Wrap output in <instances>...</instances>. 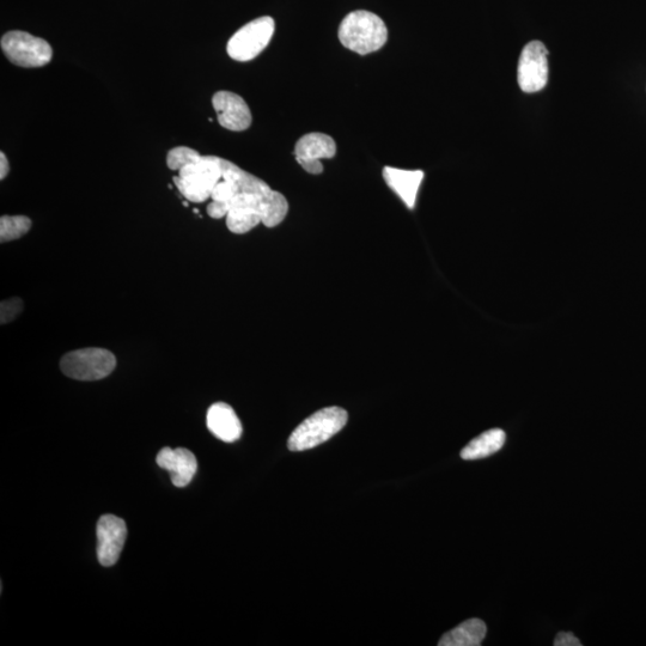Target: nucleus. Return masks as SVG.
Masks as SVG:
<instances>
[{"label":"nucleus","mask_w":646,"mask_h":646,"mask_svg":"<svg viewBox=\"0 0 646 646\" xmlns=\"http://www.w3.org/2000/svg\"><path fill=\"white\" fill-rule=\"evenodd\" d=\"M487 627L483 620L469 619L449 631L438 642L440 646H479L486 637Z\"/></svg>","instance_id":"4468645a"},{"label":"nucleus","mask_w":646,"mask_h":646,"mask_svg":"<svg viewBox=\"0 0 646 646\" xmlns=\"http://www.w3.org/2000/svg\"><path fill=\"white\" fill-rule=\"evenodd\" d=\"M157 465L172 475L176 487H186L198 471L197 457L185 448H163L156 457Z\"/></svg>","instance_id":"9b49d317"},{"label":"nucleus","mask_w":646,"mask_h":646,"mask_svg":"<svg viewBox=\"0 0 646 646\" xmlns=\"http://www.w3.org/2000/svg\"><path fill=\"white\" fill-rule=\"evenodd\" d=\"M554 645L556 646H581L582 643L574 633L562 632L554 639Z\"/></svg>","instance_id":"aec40b11"},{"label":"nucleus","mask_w":646,"mask_h":646,"mask_svg":"<svg viewBox=\"0 0 646 646\" xmlns=\"http://www.w3.org/2000/svg\"><path fill=\"white\" fill-rule=\"evenodd\" d=\"M22 309L23 302L20 298H11V300L2 302V306H0V314H2L0 316H2V320L0 321H2L3 325H5V323H9L22 312Z\"/></svg>","instance_id":"6ab92c4d"},{"label":"nucleus","mask_w":646,"mask_h":646,"mask_svg":"<svg viewBox=\"0 0 646 646\" xmlns=\"http://www.w3.org/2000/svg\"><path fill=\"white\" fill-rule=\"evenodd\" d=\"M225 218H227L228 229L237 235L249 233L262 223L260 212L247 207H233Z\"/></svg>","instance_id":"dca6fc26"},{"label":"nucleus","mask_w":646,"mask_h":646,"mask_svg":"<svg viewBox=\"0 0 646 646\" xmlns=\"http://www.w3.org/2000/svg\"><path fill=\"white\" fill-rule=\"evenodd\" d=\"M206 424L211 434L223 442L233 443L240 440L242 436L243 429L240 419L234 408L225 402H217L209 408Z\"/></svg>","instance_id":"f8f14e48"},{"label":"nucleus","mask_w":646,"mask_h":646,"mask_svg":"<svg viewBox=\"0 0 646 646\" xmlns=\"http://www.w3.org/2000/svg\"><path fill=\"white\" fill-rule=\"evenodd\" d=\"M212 105L217 113L218 123L224 129L242 132L251 127V109L240 95L231 91H218L213 95Z\"/></svg>","instance_id":"9d476101"},{"label":"nucleus","mask_w":646,"mask_h":646,"mask_svg":"<svg viewBox=\"0 0 646 646\" xmlns=\"http://www.w3.org/2000/svg\"><path fill=\"white\" fill-rule=\"evenodd\" d=\"M2 50L12 64L21 67H42L51 63L53 50L44 39L14 30L2 38Z\"/></svg>","instance_id":"39448f33"},{"label":"nucleus","mask_w":646,"mask_h":646,"mask_svg":"<svg viewBox=\"0 0 646 646\" xmlns=\"http://www.w3.org/2000/svg\"><path fill=\"white\" fill-rule=\"evenodd\" d=\"M507 435L501 429H492L485 431L471 443H468L462 449L461 457L463 460H479L485 459L493 454H496L504 446Z\"/></svg>","instance_id":"2eb2a0df"},{"label":"nucleus","mask_w":646,"mask_h":646,"mask_svg":"<svg viewBox=\"0 0 646 646\" xmlns=\"http://www.w3.org/2000/svg\"><path fill=\"white\" fill-rule=\"evenodd\" d=\"M518 84L524 93H538L548 81V51L540 41H532L523 48L517 73Z\"/></svg>","instance_id":"0eeeda50"},{"label":"nucleus","mask_w":646,"mask_h":646,"mask_svg":"<svg viewBox=\"0 0 646 646\" xmlns=\"http://www.w3.org/2000/svg\"><path fill=\"white\" fill-rule=\"evenodd\" d=\"M337 154V144L325 133H309L298 140L295 156L300 166L307 173L319 175L323 173L321 160L333 158Z\"/></svg>","instance_id":"1a4fd4ad"},{"label":"nucleus","mask_w":646,"mask_h":646,"mask_svg":"<svg viewBox=\"0 0 646 646\" xmlns=\"http://www.w3.org/2000/svg\"><path fill=\"white\" fill-rule=\"evenodd\" d=\"M383 179L390 190L394 191L408 209L416 206L420 185L424 180L423 170H404L393 167L383 169Z\"/></svg>","instance_id":"ddd939ff"},{"label":"nucleus","mask_w":646,"mask_h":646,"mask_svg":"<svg viewBox=\"0 0 646 646\" xmlns=\"http://www.w3.org/2000/svg\"><path fill=\"white\" fill-rule=\"evenodd\" d=\"M339 40L347 50L367 56L386 45L388 29L373 12L353 11L340 24Z\"/></svg>","instance_id":"f257e3e1"},{"label":"nucleus","mask_w":646,"mask_h":646,"mask_svg":"<svg viewBox=\"0 0 646 646\" xmlns=\"http://www.w3.org/2000/svg\"><path fill=\"white\" fill-rule=\"evenodd\" d=\"M222 179L221 157L201 156L198 162L179 170L174 184L188 201L204 203Z\"/></svg>","instance_id":"7ed1b4c3"},{"label":"nucleus","mask_w":646,"mask_h":646,"mask_svg":"<svg viewBox=\"0 0 646 646\" xmlns=\"http://www.w3.org/2000/svg\"><path fill=\"white\" fill-rule=\"evenodd\" d=\"M274 30H276V23L270 16L249 22L229 40L227 46L229 57L236 62H251L270 44Z\"/></svg>","instance_id":"423d86ee"},{"label":"nucleus","mask_w":646,"mask_h":646,"mask_svg":"<svg viewBox=\"0 0 646 646\" xmlns=\"http://www.w3.org/2000/svg\"><path fill=\"white\" fill-rule=\"evenodd\" d=\"M10 164L4 152H0V180H4L8 176Z\"/></svg>","instance_id":"412c9836"},{"label":"nucleus","mask_w":646,"mask_h":646,"mask_svg":"<svg viewBox=\"0 0 646 646\" xmlns=\"http://www.w3.org/2000/svg\"><path fill=\"white\" fill-rule=\"evenodd\" d=\"M32 228V221L26 216H3L0 218V242L21 239Z\"/></svg>","instance_id":"f3484780"},{"label":"nucleus","mask_w":646,"mask_h":646,"mask_svg":"<svg viewBox=\"0 0 646 646\" xmlns=\"http://www.w3.org/2000/svg\"><path fill=\"white\" fill-rule=\"evenodd\" d=\"M201 158V155L198 151H195L187 146H178L168 152L167 164L168 167L172 170H181L190 164L198 162Z\"/></svg>","instance_id":"a211bd4d"},{"label":"nucleus","mask_w":646,"mask_h":646,"mask_svg":"<svg viewBox=\"0 0 646 646\" xmlns=\"http://www.w3.org/2000/svg\"><path fill=\"white\" fill-rule=\"evenodd\" d=\"M349 414L341 407H327L315 412L297 426L288 441L291 452H304L321 446L322 443L345 428Z\"/></svg>","instance_id":"f03ea898"},{"label":"nucleus","mask_w":646,"mask_h":646,"mask_svg":"<svg viewBox=\"0 0 646 646\" xmlns=\"http://www.w3.org/2000/svg\"><path fill=\"white\" fill-rule=\"evenodd\" d=\"M117 367V358L111 351L89 347L66 353L60 362V369L70 379L78 381H99L106 379Z\"/></svg>","instance_id":"20e7f679"},{"label":"nucleus","mask_w":646,"mask_h":646,"mask_svg":"<svg viewBox=\"0 0 646 646\" xmlns=\"http://www.w3.org/2000/svg\"><path fill=\"white\" fill-rule=\"evenodd\" d=\"M97 558L102 566L117 564L127 538L124 520L114 515H103L97 522Z\"/></svg>","instance_id":"6e6552de"}]
</instances>
